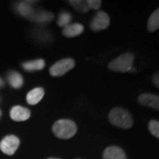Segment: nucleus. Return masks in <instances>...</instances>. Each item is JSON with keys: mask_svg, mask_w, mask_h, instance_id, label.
<instances>
[{"mask_svg": "<svg viewBox=\"0 0 159 159\" xmlns=\"http://www.w3.org/2000/svg\"><path fill=\"white\" fill-rule=\"evenodd\" d=\"M54 134L60 139H70L77 132V126L71 119H59L52 126Z\"/></svg>", "mask_w": 159, "mask_h": 159, "instance_id": "f257e3e1", "label": "nucleus"}, {"mask_svg": "<svg viewBox=\"0 0 159 159\" xmlns=\"http://www.w3.org/2000/svg\"><path fill=\"white\" fill-rule=\"evenodd\" d=\"M109 119L112 125L121 128H130L133 125V118L130 113L123 108H114L109 113Z\"/></svg>", "mask_w": 159, "mask_h": 159, "instance_id": "f03ea898", "label": "nucleus"}, {"mask_svg": "<svg viewBox=\"0 0 159 159\" xmlns=\"http://www.w3.org/2000/svg\"><path fill=\"white\" fill-rule=\"evenodd\" d=\"M134 59V56L130 52H126L113 59L109 64L108 67L110 70L114 72L125 73L132 69Z\"/></svg>", "mask_w": 159, "mask_h": 159, "instance_id": "7ed1b4c3", "label": "nucleus"}, {"mask_svg": "<svg viewBox=\"0 0 159 159\" xmlns=\"http://www.w3.org/2000/svg\"><path fill=\"white\" fill-rule=\"evenodd\" d=\"M74 59L72 58H64L59 61H57L56 64H54L51 68H50V74L54 77L63 76L66 74L68 71L74 67Z\"/></svg>", "mask_w": 159, "mask_h": 159, "instance_id": "20e7f679", "label": "nucleus"}, {"mask_svg": "<svg viewBox=\"0 0 159 159\" xmlns=\"http://www.w3.org/2000/svg\"><path fill=\"white\" fill-rule=\"evenodd\" d=\"M20 139L15 135H8L0 142V149L3 153L11 156L16 152L20 146Z\"/></svg>", "mask_w": 159, "mask_h": 159, "instance_id": "39448f33", "label": "nucleus"}, {"mask_svg": "<svg viewBox=\"0 0 159 159\" xmlns=\"http://www.w3.org/2000/svg\"><path fill=\"white\" fill-rule=\"evenodd\" d=\"M109 25L110 18L108 14L104 11H98L93 19V20L91 21L90 29L95 32H98L107 29Z\"/></svg>", "mask_w": 159, "mask_h": 159, "instance_id": "423d86ee", "label": "nucleus"}, {"mask_svg": "<svg viewBox=\"0 0 159 159\" xmlns=\"http://www.w3.org/2000/svg\"><path fill=\"white\" fill-rule=\"evenodd\" d=\"M30 111L29 109L16 105L12 107L10 111L11 119L14 121H25L30 118Z\"/></svg>", "mask_w": 159, "mask_h": 159, "instance_id": "0eeeda50", "label": "nucleus"}, {"mask_svg": "<svg viewBox=\"0 0 159 159\" xmlns=\"http://www.w3.org/2000/svg\"><path fill=\"white\" fill-rule=\"evenodd\" d=\"M139 102L147 107H150L155 110H158L159 108V97L157 95L153 94H142L139 97Z\"/></svg>", "mask_w": 159, "mask_h": 159, "instance_id": "6e6552de", "label": "nucleus"}, {"mask_svg": "<svg viewBox=\"0 0 159 159\" xmlns=\"http://www.w3.org/2000/svg\"><path fill=\"white\" fill-rule=\"evenodd\" d=\"M103 159H127L122 148L117 146H110L106 148L102 155Z\"/></svg>", "mask_w": 159, "mask_h": 159, "instance_id": "1a4fd4ad", "label": "nucleus"}, {"mask_svg": "<svg viewBox=\"0 0 159 159\" xmlns=\"http://www.w3.org/2000/svg\"><path fill=\"white\" fill-rule=\"evenodd\" d=\"M16 11L22 15L23 17L27 18V19H31L32 16L34 14L35 10L33 7V5L31 4V2L26 1V2H20L16 6Z\"/></svg>", "mask_w": 159, "mask_h": 159, "instance_id": "9d476101", "label": "nucleus"}, {"mask_svg": "<svg viewBox=\"0 0 159 159\" xmlns=\"http://www.w3.org/2000/svg\"><path fill=\"white\" fill-rule=\"evenodd\" d=\"M84 30V28L81 24L79 23H73L66 26L63 29L62 34L66 37H74L80 34Z\"/></svg>", "mask_w": 159, "mask_h": 159, "instance_id": "9b49d317", "label": "nucleus"}, {"mask_svg": "<svg viewBox=\"0 0 159 159\" xmlns=\"http://www.w3.org/2000/svg\"><path fill=\"white\" fill-rule=\"evenodd\" d=\"M44 96V90L42 88H35L29 91L27 95V102L30 105H35L43 99Z\"/></svg>", "mask_w": 159, "mask_h": 159, "instance_id": "f8f14e48", "label": "nucleus"}, {"mask_svg": "<svg viewBox=\"0 0 159 159\" xmlns=\"http://www.w3.org/2000/svg\"><path fill=\"white\" fill-rule=\"evenodd\" d=\"M45 66V62L43 59H35L32 61H27L21 64V66L24 70L29 71V72H34V71H39L43 69Z\"/></svg>", "mask_w": 159, "mask_h": 159, "instance_id": "ddd939ff", "label": "nucleus"}, {"mask_svg": "<svg viewBox=\"0 0 159 159\" xmlns=\"http://www.w3.org/2000/svg\"><path fill=\"white\" fill-rule=\"evenodd\" d=\"M53 18H54V15L51 12H48L45 11H35L34 15L30 19V20H33L37 23H46L51 21Z\"/></svg>", "mask_w": 159, "mask_h": 159, "instance_id": "4468645a", "label": "nucleus"}, {"mask_svg": "<svg viewBox=\"0 0 159 159\" xmlns=\"http://www.w3.org/2000/svg\"><path fill=\"white\" fill-rule=\"evenodd\" d=\"M7 79L10 83V85L13 89H20L23 85V77L21 74H20L15 71H11L7 75Z\"/></svg>", "mask_w": 159, "mask_h": 159, "instance_id": "2eb2a0df", "label": "nucleus"}, {"mask_svg": "<svg viewBox=\"0 0 159 159\" xmlns=\"http://www.w3.org/2000/svg\"><path fill=\"white\" fill-rule=\"evenodd\" d=\"M159 28V10L157 9L156 11L150 15L148 21V30L149 32H154L157 30Z\"/></svg>", "mask_w": 159, "mask_h": 159, "instance_id": "dca6fc26", "label": "nucleus"}, {"mask_svg": "<svg viewBox=\"0 0 159 159\" xmlns=\"http://www.w3.org/2000/svg\"><path fill=\"white\" fill-rule=\"evenodd\" d=\"M69 3L73 6L74 9L77 11H81V12H88L90 10L88 1H83V0H72L69 1Z\"/></svg>", "mask_w": 159, "mask_h": 159, "instance_id": "f3484780", "label": "nucleus"}, {"mask_svg": "<svg viewBox=\"0 0 159 159\" xmlns=\"http://www.w3.org/2000/svg\"><path fill=\"white\" fill-rule=\"evenodd\" d=\"M72 20V15L69 13L68 11H62L59 16H58V20H57V24L59 27H66L70 24Z\"/></svg>", "mask_w": 159, "mask_h": 159, "instance_id": "a211bd4d", "label": "nucleus"}, {"mask_svg": "<svg viewBox=\"0 0 159 159\" xmlns=\"http://www.w3.org/2000/svg\"><path fill=\"white\" fill-rule=\"evenodd\" d=\"M148 129L154 136L158 138L159 137V122L157 120H151L148 123Z\"/></svg>", "mask_w": 159, "mask_h": 159, "instance_id": "6ab92c4d", "label": "nucleus"}, {"mask_svg": "<svg viewBox=\"0 0 159 159\" xmlns=\"http://www.w3.org/2000/svg\"><path fill=\"white\" fill-rule=\"evenodd\" d=\"M88 4H89V8H92V9H95V10H97L101 7V5H102V2L101 1H98V0H89L88 1Z\"/></svg>", "mask_w": 159, "mask_h": 159, "instance_id": "aec40b11", "label": "nucleus"}, {"mask_svg": "<svg viewBox=\"0 0 159 159\" xmlns=\"http://www.w3.org/2000/svg\"><path fill=\"white\" fill-rule=\"evenodd\" d=\"M153 81H154V84L157 86V87H158V74L157 73V74H155L154 75V78H153Z\"/></svg>", "mask_w": 159, "mask_h": 159, "instance_id": "412c9836", "label": "nucleus"}, {"mask_svg": "<svg viewBox=\"0 0 159 159\" xmlns=\"http://www.w3.org/2000/svg\"><path fill=\"white\" fill-rule=\"evenodd\" d=\"M4 84H5V83H4V80L0 78V88H2V87L4 86Z\"/></svg>", "mask_w": 159, "mask_h": 159, "instance_id": "4be33fe9", "label": "nucleus"}, {"mask_svg": "<svg viewBox=\"0 0 159 159\" xmlns=\"http://www.w3.org/2000/svg\"><path fill=\"white\" fill-rule=\"evenodd\" d=\"M47 159H60V158H55V157H51V158H47Z\"/></svg>", "mask_w": 159, "mask_h": 159, "instance_id": "5701e85b", "label": "nucleus"}, {"mask_svg": "<svg viewBox=\"0 0 159 159\" xmlns=\"http://www.w3.org/2000/svg\"><path fill=\"white\" fill-rule=\"evenodd\" d=\"M1 115H2V112H1V111H0V117H1Z\"/></svg>", "mask_w": 159, "mask_h": 159, "instance_id": "b1692460", "label": "nucleus"}]
</instances>
